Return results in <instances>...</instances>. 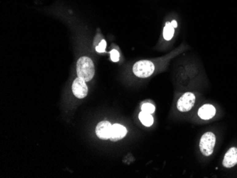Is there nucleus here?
<instances>
[{
	"instance_id": "obj_1",
	"label": "nucleus",
	"mask_w": 237,
	"mask_h": 178,
	"mask_svg": "<svg viewBox=\"0 0 237 178\" xmlns=\"http://www.w3.org/2000/svg\"><path fill=\"white\" fill-rule=\"evenodd\" d=\"M77 75L85 82L92 80L95 75V65L92 59L87 56L81 57L77 62Z\"/></svg>"
},
{
	"instance_id": "obj_2",
	"label": "nucleus",
	"mask_w": 237,
	"mask_h": 178,
	"mask_svg": "<svg viewBox=\"0 0 237 178\" xmlns=\"http://www.w3.org/2000/svg\"><path fill=\"white\" fill-rule=\"evenodd\" d=\"M155 65L151 60H142L136 62L133 66V72L136 77L146 78L154 72Z\"/></svg>"
},
{
	"instance_id": "obj_3",
	"label": "nucleus",
	"mask_w": 237,
	"mask_h": 178,
	"mask_svg": "<svg viewBox=\"0 0 237 178\" xmlns=\"http://www.w3.org/2000/svg\"><path fill=\"white\" fill-rule=\"evenodd\" d=\"M216 142L215 135L212 132H207L202 135L200 141V149L205 156L212 154Z\"/></svg>"
},
{
	"instance_id": "obj_4",
	"label": "nucleus",
	"mask_w": 237,
	"mask_h": 178,
	"mask_svg": "<svg viewBox=\"0 0 237 178\" xmlns=\"http://www.w3.org/2000/svg\"><path fill=\"white\" fill-rule=\"evenodd\" d=\"M195 96L192 92H186L179 98L177 102V108L181 112L190 111L194 106Z\"/></svg>"
},
{
	"instance_id": "obj_5",
	"label": "nucleus",
	"mask_w": 237,
	"mask_h": 178,
	"mask_svg": "<svg viewBox=\"0 0 237 178\" xmlns=\"http://www.w3.org/2000/svg\"><path fill=\"white\" fill-rule=\"evenodd\" d=\"M72 90L74 95L78 99H83L87 95L88 89L85 81L78 77L72 83Z\"/></svg>"
},
{
	"instance_id": "obj_6",
	"label": "nucleus",
	"mask_w": 237,
	"mask_h": 178,
	"mask_svg": "<svg viewBox=\"0 0 237 178\" xmlns=\"http://www.w3.org/2000/svg\"><path fill=\"white\" fill-rule=\"evenodd\" d=\"M111 125L109 122L103 121L99 122L96 127V134L97 137L102 140H107L110 138Z\"/></svg>"
},
{
	"instance_id": "obj_7",
	"label": "nucleus",
	"mask_w": 237,
	"mask_h": 178,
	"mask_svg": "<svg viewBox=\"0 0 237 178\" xmlns=\"http://www.w3.org/2000/svg\"><path fill=\"white\" fill-rule=\"evenodd\" d=\"M237 164V148H231L225 154L223 160V165L231 168Z\"/></svg>"
},
{
	"instance_id": "obj_8",
	"label": "nucleus",
	"mask_w": 237,
	"mask_h": 178,
	"mask_svg": "<svg viewBox=\"0 0 237 178\" xmlns=\"http://www.w3.org/2000/svg\"><path fill=\"white\" fill-rule=\"evenodd\" d=\"M127 134L126 128L122 125L115 124L112 125L111 131V135L109 139L111 141H118L122 139Z\"/></svg>"
},
{
	"instance_id": "obj_9",
	"label": "nucleus",
	"mask_w": 237,
	"mask_h": 178,
	"mask_svg": "<svg viewBox=\"0 0 237 178\" xmlns=\"http://www.w3.org/2000/svg\"><path fill=\"white\" fill-rule=\"evenodd\" d=\"M215 114L216 109L211 104H204L202 107H200L198 111V116L204 120L210 119L214 117Z\"/></svg>"
},
{
	"instance_id": "obj_10",
	"label": "nucleus",
	"mask_w": 237,
	"mask_h": 178,
	"mask_svg": "<svg viewBox=\"0 0 237 178\" xmlns=\"http://www.w3.org/2000/svg\"><path fill=\"white\" fill-rule=\"evenodd\" d=\"M175 27L173 26L171 22H166L163 29V35L165 41H170L173 38L175 33Z\"/></svg>"
},
{
	"instance_id": "obj_11",
	"label": "nucleus",
	"mask_w": 237,
	"mask_h": 178,
	"mask_svg": "<svg viewBox=\"0 0 237 178\" xmlns=\"http://www.w3.org/2000/svg\"><path fill=\"white\" fill-rule=\"evenodd\" d=\"M138 118H139L141 122L146 126H151L153 124V118L150 114L141 111L138 115Z\"/></svg>"
},
{
	"instance_id": "obj_12",
	"label": "nucleus",
	"mask_w": 237,
	"mask_h": 178,
	"mask_svg": "<svg viewBox=\"0 0 237 178\" xmlns=\"http://www.w3.org/2000/svg\"><path fill=\"white\" fill-rule=\"evenodd\" d=\"M141 111L143 112L152 114L155 111V106L152 104L145 103L141 106Z\"/></svg>"
},
{
	"instance_id": "obj_13",
	"label": "nucleus",
	"mask_w": 237,
	"mask_h": 178,
	"mask_svg": "<svg viewBox=\"0 0 237 178\" xmlns=\"http://www.w3.org/2000/svg\"><path fill=\"white\" fill-rule=\"evenodd\" d=\"M106 47H107L106 41L102 38V39L101 40V41H100L96 45V51L98 52H104V51H105Z\"/></svg>"
},
{
	"instance_id": "obj_14",
	"label": "nucleus",
	"mask_w": 237,
	"mask_h": 178,
	"mask_svg": "<svg viewBox=\"0 0 237 178\" xmlns=\"http://www.w3.org/2000/svg\"><path fill=\"white\" fill-rule=\"evenodd\" d=\"M110 58L113 62H118L119 60V52L116 49H113L110 51Z\"/></svg>"
},
{
	"instance_id": "obj_15",
	"label": "nucleus",
	"mask_w": 237,
	"mask_h": 178,
	"mask_svg": "<svg viewBox=\"0 0 237 178\" xmlns=\"http://www.w3.org/2000/svg\"><path fill=\"white\" fill-rule=\"evenodd\" d=\"M171 24H173V26H174L175 28H177V23L176 21H175V20H173V21H171Z\"/></svg>"
}]
</instances>
